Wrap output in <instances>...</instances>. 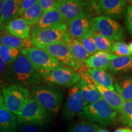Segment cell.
Here are the masks:
<instances>
[{"mask_svg": "<svg viewBox=\"0 0 132 132\" xmlns=\"http://www.w3.org/2000/svg\"><path fill=\"white\" fill-rule=\"evenodd\" d=\"M42 79L29 59L21 54L15 61L7 65L5 76V81L8 83L27 89L39 85Z\"/></svg>", "mask_w": 132, "mask_h": 132, "instance_id": "cell-1", "label": "cell"}, {"mask_svg": "<svg viewBox=\"0 0 132 132\" xmlns=\"http://www.w3.org/2000/svg\"><path fill=\"white\" fill-rule=\"evenodd\" d=\"M31 97L34 98L49 114L59 111L63 99L62 92L51 84L39 85L32 87Z\"/></svg>", "mask_w": 132, "mask_h": 132, "instance_id": "cell-2", "label": "cell"}, {"mask_svg": "<svg viewBox=\"0 0 132 132\" xmlns=\"http://www.w3.org/2000/svg\"><path fill=\"white\" fill-rule=\"evenodd\" d=\"M78 116L89 122H98L102 125H108L116 120L117 112L103 98L94 103L89 104L82 110Z\"/></svg>", "mask_w": 132, "mask_h": 132, "instance_id": "cell-3", "label": "cell"}, {"mask_svg": "<svg viewBox=\"0 0 132 132\" xmlns=\"http://www.w3.org/2000/svg\"><path fill=\"white\" fill-rule=\"evenodd\" d=\"M20 53L29 59L42 77L54 69L64 66L42 49L35 47L25 48L21 50Z\"/></svg>", "mask_w": 132, "mask_h": 132, "instance_id": "cell-4", "label": "cell"}, {"mask_svg": "<svg viewBox=\"0 0 132 132\" xmlns=\"http://www.w3.org/2000/svg\"><path fill=\"white\" fill-rule=\"evenodd\" d=\"M4 105L16 116L31 98L29 89L17 85H10L2 89Z\"/></svg>", "mask_w": 132, "mask_h": 132, "instance_id": "cell-5", "label": "cell"}, {"mask_svg": "<svg viewBox=\"0 0 132 132\" xmlns=\"http://www.w3.org/2000/svg\"><path fill=\"white\" fill-rule=\"evenodd\" d=\"M92 31L114 42L122 41L125 31L119 23L103 15L95 16L92 20Z\"/></svg>", "mask_w": 132, "mask_h": 132, "instance_id": "cell-6", "label": "cell"}, {"mask_svg": "<svg viewBox=\"0 0 132 132\" xmlns=\"http://www.w3.org/2000/svg\"><path fill=\"white\" fill-rule=\"evenodd\" d=\"M67 33V26L63 23L39 31L31 37L29 41L32 47L43 49L52 44L64 42Z\"/></svg>", "mask_w": 132, "mask_h": 132, "instance_id": "cell-7", "label": "cell"}, {"mask_svg": "<svg viewBox=\"0 0 132 132\" xmlns=\"http://www.w3.org/2000/svg\"><path fill=\"white\" fill-rule=\"evenodd\" d=\"M16 117L18 125H42L48 120L49 113L35 99L31 97Z\"/></svg>", "mask_w": 132, "mask_h": 132, "instance_id": "cell-8", "label": "cell"}, {"mask_svg": "<svg viewBox=\"0 0 132 132\" xmlns=\"http://www.w3.org/2000/svg\"><path fill=\"white\" fill-rule=\"evenodd\" d=\"M42 78L48 84L64 87H72L81 80L78 72L65 66L54 69Z\"/></svg>", "mask_w": 132, "mask_h": 132, "instance_id": "cell-9", "label": "cell"}, {"mask_svg": "<svg viewBox=\"0 0 132 132\" xmlns=\"http://www.w3.org/2000/svg\"><path fill=\"white\" fill-rule=\"evenodd\" d=\"M95 9V1L85 2L78 0H61L57 11L64 23L67 25L85 11Z\"/></svg>", "mask_w": 132, "mask_h": 132, "instance_id": "cell-10", "label": "cell"}, {"mask_svg": "<svg viewBox=\"0 0 132 132\" xmlns=\"http://www.w3.org/2000/svg\"><path fill=\"white\" fill-rule=\"evenodd\" d=\"M42 50L65 67H69L75 71H78L81 68L80 64L72 56L70 50L65 42L52 44Z\"/></svg>", "mask_w": 132, "mask_h": 132, "instance_id": "cell-11", "label": "cell"}, {"mask_svg": "<svg viewBox=\"0 0 132 132\" xmlns=\"http://www.w3.org/2000/svg\"><path fill=\"white\" fill-rule=\"evenodd\" d=\"M91 10L85 11L67 24V33L69 35L79 39L92 31V20L94 16Z\"/></svg>", "mask_w": 132, "mask_h": 132, "instance_id": "cell-12", "label": "cell"}, {"mask_svg": "<svg viewBox=\"0 0 132 132\" xmlns=\"http://www.w3.org/2000/svg\"><path fill=\"white\" fill-rule=\"evenodd\" d=\"M88 105L80 94V82L71 87L69 90L68 97L64 105L62 116L67 119L73 118L75 116H78L82 110Z\"/></svg>", "mask_w": 132, "mask_h": 132, "instance_id": "cell-13", "label": "cell"}, {"mask_svg": "<svg viewBox=\"0 0 132 132\" xmlns=\"http://www.w3.org/2000/svg\"><path fill=\"white\" fill-rule=\"evenodd\" d=\"M78 71L81 77L80 89L82 98L88 105L102 99V95L95 85L94 81L92 80L87 72V69L81 67Z\"/></svg>", "mask_w": 132, "mask_h": 132, "instance_id": "cell-14", "label": "cell"}, {"mask_svg": "<svg viewBox=\"0 0 132 132\" xmlns=\"http://www.w3.org/2000/svg\"><path fill=\"white\" fill-rule=\"evenodd\" d=\"M127 1L123 0H100L95 1V9L102 15L113 20L120 19L127 11Z\"/></svg>", "mask_w": 132, "mask_h": 132, "instance_id": "cell-15", "label": "cell"}, {"mask_svg": "<svg viewBox=\"0 0 132 132\" xmlns=\"http://www.w3.org/2000/svg\"><path fill=\"white\" fill-rule=\"evenodd\" d=\"M63 23L61 16L57 10L43 13L37 22L31 26V37L35 35L39 31Z\"/></svg>", "mask_w": 132, "mask_h": 132, "instance_id": "cell-16", "label": "cell"}, {"mask_svg": "<svg viewBox=\"0 0 132 132\" xmlns=\"http://www.w3.org/2000/svg\"><path fill=\"white\" fill-rule=\"evenodd\" d=\"M20 0H4V5L0 15V31L4 32L8 24L19 17V10L21 3Z\"/></svg>", "mask_w": 132, "mask_h": 132, "instance_id": "cell-17", "label": "cell"}, {"mask_svg": "<svg viewBox=\"0 0 132 132\" xmlns=\"http://www.w3.org/2000/svg\"><path fill=\"white\" fill-rule=\"evenodd\" d=\"M31 26L26 23L23 19L19 16L7 24L4 32L21 39L29 40L31 37Z\"/></svg>", "mask_w": 132, "mask_h": 132, "instance_id": "cell-18", "label": "cell"}, {"mask_svg": "<svg viewBox=\"0 0 132 132\" xmlns=\"http://www.w3.org/2000/svg\"><path fill=\"white\" fill-rule=\"evenodd\" d=\"M94 82L97 89L102 95V98L116 112L121 114L122 112L123 106L125 102L121 95L116 90H112L109 89L105 88V87L96 83L95 81Z\"/></svg>", "mask_w": 132, "mask_h": 132, "instance_id": "cell-19", "label": "cell"}, {"mask_svg": "<svg viewBox=\"0 0 132 132\" xmlns=\"http://www.w3.org/2000/svg\"><path fill=\"white\" fill-rule=\"evenodd\" d=\"M116 56L115 54L110 53L97 52L90 55L85 62V65L90 69L108 70L110 62Z\"/></svg>", "mask_w": 132, "mask_h": 132, "instance_id": "cell-20", "label": "cell"}, {"mask_svg": "<svg viewBox=\"0 0 132 132\" xmlns=\"http://www.w3.org/2000/svg\"><path fill=\"white\" fill-rule=\"evenodd\" d=\"M64 42L70 50L75 60L82 67V65L85 64L86 60L90 56L89 54L86 52L78 39L72 37L68 33L65 34Z\"/></svg>", "mask_w": 132, "mask_h": 132, "instance_id": "cell-21", "label": "cell"}, {"mask_svg": "<svg viewBox=\"0 0 132 132\" xmlns=\"http://www.w3.org/2000/svg\"><path fill=\"white\" fill-rule=\"evenodd\" d=\"M17 125L16 116L3 105L0 108V130L3 132H16Z\"/></svg>", "mask_w": 132, "mask_h": 132, "instance_id": "cell-22", "label": "cell"}, {"mask_svg": "<svg viewBox=\"0 0 132 132\" xmlns=\"http://www.w3.org/2000/svg\"><path fill=\"white\" fill-rule=\"evenodd\" d=\"M108 70L113 74H123L132 70V56H116L110 62Z\"/></svg>", "mask_w": 132, "mask_h": 132, "instance_id": "cell-23", "label": "cell"}, {"mask_svg": "<svg viewBox=\"0 0 132 132\" xmlns=\"http://www.w3.org/2000/svg\"><path fill=\"white\" fill-rule=\"evenodd\" d=\"M87 72L92 80L96 83L105 88L115 90L113 77L106 70L87 69Z\"/></svg>", "mask_w": 132, "mask_h": 132, "instance_id": "cell-24", "label": "cell"}, {"mask_svg": "<svg viewBox=\"0 0 132 132\" xmlns=\"http://www.w3.org/2000/svg\"><path fill=\"white\" fill-rule=\"evenodd\" d=\"M114 88L125 102L132 100V75L120 77L114 82Z\"/></svg>", "mask_w": 132, "mask_h": 132, "instance_id": "cell-25", "label": "cell"}, {"mask_svg": "<svg viewBox=\"0 0 132 132\" xmlns=\"http://www.w3.org/2000/svg\"><path fill=\"white\" fill-rule=\"evenodd\" d=\"M0 43L7 47L19 49L20 50L25 48L32 47L29 40L21 39L9 34L0 35Z\"/></svg>", "mask_w": 132, "mask_h": 132, "instance_id": "cell-26", "label": "cell"}, {"mask_svg": "<svg viewBox=\"0 0 132 132\" xmlns=\"http://www.w3.org/2000/svg\"><path fill=\"white\" fill-rule=\"evenodd\" d=\"M89 35L94 41L98 52L111 53L112 45L114 42L92 31L89 32Z\"/></svg>", "mask_w": 132, "mask_h": 132, "instance_id": "cell-27", "label": "cell"}, {"mask_svg": "<svg viewBox=\"0 0 132 132\" xmlns=\"http://www.w3.org/2000/svg\"><path fill=\"white\" fill-rule=\"evenodd\" d=\"M42 14L43 12L38 0L37 3L34 6L24 12L20 17L23 19L28 25L32 26L37 22Z\"/></svg>", "mask_w": 132, "mask_h": 132, "instance_id": "cell-28", "label": "cell"}, {"mask_svg": "<svg viewBox=\"0 0 132 132\" xmlns=\"http://www.w3.org/2000/svg\"><path fill=\"white\" fill-rule=\"evenodd\" d=\"M21 54L20 50L3 45L0 43V57L7 65L12 64Z\"/></svg>", "mask_w": 132, "mask_h": 132, "instance_id": "cell-29", "label": "cell"}, {"mask_svg": "<svg viewBox=\"0 0 132 132\" xmlns=\"http://www.w3.org/2000/svg\"><path fill=\"white\" fill-rule=\"evenodd\" d=\"M111 53L118 56H132V50L130 49L129 45L122 40L113 43Z\"/></svg>", "mask_w": 132, "mask_h": 132, "instance_id": "cell-30", "label": "cell"}, {"mask_svg": "<svg viewBox=\"0 0 132 132\" xmlns=\"http://www.w3.org/2000/svg\"><path fill=\"white\" fill-rule=\"evenodd\" d=\"M120 120L123 125L132 128V100L124 102Z\"/></svg>", "mask_w": 132, "mask_h": 132, "instance_id": "cell-31", "label": "cell"}, {"mask_svg": "<svg viewBox=\"0 0 132 132\" xmlns=\"http://www.w3.org/2000/svg\"><path fill=\"white\" fill-rule=\"evenodd\" d=\"M100 128L98 125L89 122H82L74 125L70 132H97Z\"/></svg>", "mask_w": 132, "mask_h": 132, "instance_id": "cell-32", "label": "cell"}, {"mask_svg": "<svg viewBox=\"0 0 132 132\" xmlns=\"http://www.w3.org/2000/svg\"><path fill=\"white\" fill-rule=\"evenodd\" d=\"M78 40L80 41L85 49L86 50V52L89 54V55H92V54H95L97 53V49L95 46V42L94 41L92 38L90 37L89 35V33L87 34L86 36H84L83 37L79 39Z\"/></svg>", "mask_w": 132, "mask_h": 132, "instance_id": "cell-33", "label": "cell"}, {"mask_svg": "<svg viewBox=\"0 0 132 132\" xmlns=\"http://www.w3.org/2000/svg\"><path fill=\"white\" fill-rule=\"evenodd\" d=\"M60 1V0H39V3L43 13H46L57 10Z\"/></svg>", "mask_w": 132, "mask_h": 132, "instance_id": "cell-34", "label": "cell"}, {"mask_svg": "<svg viewBox=\"0 0 132 132\" xmlns=\"http://www.w3.org/2000/svg\"><path fill=\"white\" fill-rule=\"evenodd\" d=\"M18 132H45L42 125L32 124H21L17 127Z\"/></svg>", "mask_w": 132, "mask_h": 132, "instance_id": "cell-35", "label": "cell"}, {"mask_svg": "<svg viewBox=\"0 0 132 132\" xmlns=\"http://www.w3.org/2000/svg\"><path fill=\"white\" fill-rule=\"evenodd\" d=\"M38 0H23L21 1L19 10V15L20 16L21 15L26 11L32 7L37 3Z\"/></svg>", "mask_w": 132, "mask_h": 132, "instance_id": "cell-36", "label": "cell"}, {"mask_svg": "<svg viewBox=\"0 0 132 132\" xmlns=\"http://www.w3.org/2000/svg\"><path fill=\"white\" fill-rule=\"evenodd\" d=\"M124 23L128 32L132 35V5L127 8L126 14L125 15Z\"/></svg>", "mask_w": 132, "mask_h": 132, "instance_id": "cell-37", "label": "cell"}, {"mask_svg": "<svg viewBox=\"0 0 132 132\" xmlns=\"http://www.w3.org/2000/svg\"><path fill=\"white\" fill-rule=\"evenodd\" d=\"M7 65L0 57V84L5 81V76L7 70Z\"/></svg>", "mask_w": 132, "mask_h": 132, "instance_id": "cell-38", "label": "cell"}, {"mask_svg": "<svg viewBox=\"0 0 132 132\" xmlns=\"http://www.w3.org/2000/svg\"><path fill=\"white\" fill-rule=\"evenodd\" d=\"M114 132H132V128L128 127L119 128L116 130Z\"/></svg>", "mask_w": 132, "mask_h": 132, "instance_id": "cell-39", "label": "cell"}, {"mask_svg": "<svg viewBox=\"0 0 132 132\" xmlns=\"http://www.w3.org/2000/svg\"><path fill=\"white\" fill-rule=\"evenodd\" d=\"M4 105V98H3L2 90L0 89V108Z\"/></svg>", "mask_w": 132, "mask_h": 132, "instance_id": "cell-40", "label": "cell"}, {"mask_svg": "<svg viewBox=\"0 0 132 132\" xmlns=\"http://www.w3.org/2000/svg\"><path fill=\"white\" fill-rule=\"evenodd\" d=\"M4 0H0V15H1V11H2L3 5H4Z\"/></svg>", "mask_w": 132, "mask_h": 132, "instance_id": "cell-41", "label": "cell"}, {"mask_svg": "<svg viewBox=\"0 0 132 132\" xmlns=\"http://www.w3.org/2000/svg\"><path fill=\"white\" fill-rule=\"evenodd\" d=\"M97 132H110V131H109L108 130H106V129H104V128H100V129H99Z\"/></svg>", "mask_w": 132, "mask_h": 132, "instance_id": "cell-42", "label": "cell"}, {"mask_svg": "<svg viewBox=\"0 0 132 132\" xmlns=\"http://www.w3.org/2000/svg\"><path fill=\"white\" fill-rule=\"evenodd\" d=\"M129 47L130 48V49H131V50H132V42L129 44Z\"/></svg>", "mask_w": 132, "mask_h": 132, "instance_id": "cell-43", "label": "cell"}, {"mask_svg": "<svg viewBox=\"0 0 132 132\" xmlns=\"http://www.w3.org/2000/svg\"><path fill=\"white\" fill-rule=\"evenodd\" d=\"M0 132H3L2 131H1V130H0Z\"/></svg>", "mask_w": 132, "mask_h": 132, "instance_id": "cell-44", "label": "cell"}]
</instances>
